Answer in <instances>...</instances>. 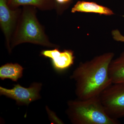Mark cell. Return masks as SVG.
I'll list each match as a JSON object with an SVG mask.
<instances>
[{
	"instance_id": "obj_1",
	"label": "cell",
	"mask_w": 124,
	"mask_h": 124,
	"mask_svg": "<svg viewBox=\"0 0 124 124\" xmlns=\"http://www.w3.org/2000/svg\"><path fill=\"white\" fill-rule=\"evenodd\" d=\"M114 56V53L108 52L80 63L70 76L76 82L77 99L84 100L100 96L112 84L108 70Z\"/></svg>"
},
{
	"instance_id": "obj_2",
	"label": "cell",
	"mask_w": 124,
	"mask_h": 124,
	"mask_svg": "<svg viewBox=\"0 0 124 124\" xmlns=\"http://www.w3.org/2000/svg\"><path fill=\"white\" fill-rule=\"evenodd\" d=\"M66 113L74 124H119L118 120L107 113L100 97L71 100L67 103Z\"/></svg>"
},
{
	"instance_id": "obj_3",
	"label": "cell",
	"mask_w": 124,
	"mask_h": 124,
	"mask_svg": "<svg viewBox=\"0 0 124 124\" xmlns=\"http://www.w3.org/2000/svg\"><path fill=\"white\" fill-rule=\"evenodd\" d=\"M26 42L49 47L56 46L49 41L37 18L34 10L29 8L24 9L11 46L13 47Z\"/></svg>"
},
{
	"instance_id": "obj_4",
	"label": "cell",
	"mask_w": 124,
	"mask_h": 124,
	"mask_svg": "<svg viewBox=\"0 0 124 124\" xmlns=\"http://www.w3.org/2000/svg\"><path fill=\"white\" fill-rule=\"evenodd\" d=\"M99 97L108 115L116 120L124 118V85L112 84Z\"/></svg>"
},
{
	"instance_id": "obj_5",
	"label": "cell",
	"mask_w": 124,
	"mask_h": 124,
	"mask_svg": "<svg viewBox=\"0 0 124 124\" xmlns=\"http://www.w3.org/2000/svg\"><path fill=\"white\" fill-rule=\"evenodd\" d=\"M42 84L34 82L29 88H24L20 85H15L13 89L0 86V94L14 99L18 105L28 106L32 102L40 98L39 92Z\"/></svg>"
},
{
	"instance_id": "obj_6",
	"label": "cell",
	"mask_w": 124,
	"mask_h": 124,
	"mask_svg": "<svg viewBox=\"0 0 124 124\" xmlns=\"http://www.w3.org/2000/svg\"><path fill=\"white\" fill-rule=\"evenodd\" d=\"M41 55L51 60L52 66L55 71L62 72L68 69L74 63L75 57L73 51L65 50L61 52L57 48L51 50H44Z\"/></svg>"
},
{
	"instance_id": "obj_7",
	"label": "cell",
	"mask_w": 124,
	"mask_h": 124,
	"mask_svg": "<svg viewBox=\"0 0 124 124\" xmlns=\"http://www.w3.org/2000/svg\"><path fill=\"white\" fill-rule=\"evenodd\" d=\"M17 16V12L10 9L7 4V0H0V23L10 51V40L16 23Z\"/></svg>"
},
{
	"instance_id": "obj_8",
	"label": "cell",
	"mask_w": 124,
	"mask_h": 124,
	"mask_svg": "<svg viewBox=\"0 0 124 124\" xmlns=\"http://www.w3.org/2000/svg\"><path fill=\"white\" fill-rule=\"evenodd\" d=\"M108 73L112 84L124 85V51L112 60Z\"/></svg>"
},
{
	"instance_id": "obj_9",
	"label": "cell",
	"mask_w": 124,
	"mask_h": 124,
	"mask_svg": "<svg viewBox=\"0 0 124 124\" xmlns=\"http://www.w3.org/2000/svg\"><path fill=\"white\" fill-rule=\"evenodd\" d=\"M76 12L94 13L108 16L114 14L113 11L108 7L98 4L95 2L84 1H78L72 8V13Z\"/></svg>"
},
{
	"instance_id": "obj_10",
	"label": "cell",
	"mask_w": 124,
	"mask_h": 124,
	"mask_svg": "<svg viewBox=\"0 0 124 124\" xmlns=\"http://www.w3.org/2000/svg\"><path fill=\"white\" fill-rule=\"evenodd\" d=\"M23 70V68L18 63H7L0 67V78L2 80L10 79L16 82L22 77Z\"/></svg>"
},
{
	"instance_id": "obj_11",
	"label": "cell",
	"mask_w": 124,
	"mask_h": 124,
	"mask_svg": "<svg viewBox=\"0 0 124 124\" xmlns=\"http://www.w3.org/2000/svg\"><path fill=\"white\" fill-rule=\"evenodd\" d=\"M54 0H7L9 7L15 8L20 6H32L42 10L51 9L54 6Z\"/></svg>"
},
{
	"instance_id": "obj_12",
	"label": "cell",
	"mask_w": 124,
	"mask_h": 124,
	"mask_svg": "<svg viewBox=\"0 0 124 124\" xmlns=\"http://www.w3.org/2000/svg\"><path fill=\"white\" fill-rule=\"evenodd\" d=\"M46 110L48 113L49 118L51 121L52 124H64L62 120L57 116L56 114L53 111L51 110L49 108L46 106Z\"/></svg>"
},
{
	"instance_id": "obj_13",
	"label": "cell",
	"mask_w": 124,
	"mask_h": 124,
	"mask_svg": "<svg viewBox=\"0 0 124 124\" xmlns=\"http://www.w3.org/2000/svg\"><path fill=\"white\" fill-rule=\"evenodd\" d=\"M112 34L114 40L116 41L124 42V36L122 35L119 30H113L112 32Z\"/></svg>"
},
{
	"instance_id": "obj_14",
	"label": "cell",
	"mask_w": 124,
	"mask_h": 124,
	"mask_svg": "<svg viewBox=\"0 0 124 124\" xmlns=\"http://www.w3.org/2000/svg\"><path fill=\"white\" fill-rule=\"evenodd\" d=\"M70 0H55L58 3L60 4H64L69 1Z\"/></svg>"
}]
</instances>
